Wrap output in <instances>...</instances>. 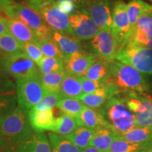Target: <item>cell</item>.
<instances>
[{
    "label": "cell",
    "instance_id": "49",
    "mask_svg": "<svg viewBox=\"0 0 152 152\" xmlns=\"http://www.w3.org/2000/svg\"><path fill=\"white\" fill-rule=\"evenodd\" d=\"M0 152H7V151H5L3 149H1V148L0 147Z\"/></svg>",
    "mask_w": 152,
    "mask_h": 152
},
{
    "label": "cell",
    "instance_id": "12",
    "mask_svg": "<svg viewBox=\"0 0 152 152\" xmlns=\"http://www.w3.org/2000/svg\"><path fill=\"white\" fill-rule=\"evenodd\" d=\"M69 22L75 37L80 40H91L100 30L85 9H77L70 15Z\"/></svg>",
    "mask_w": 152,
    "mask_h": 152
},
{
    "label": "cell",
    "instance_id": "9",
    "mask_svg": "<svg viewBox=\"0 0 152 152\" xmlns=\"http://www.w3.org/2000/svg\"><path fill=\"white\" fill-rule=\"evenodd\" d=\"M16 85L18 105L29 110L37 105L47 94L40 77L18 80Z\"/></svg>",
    "mask_w": 152,
    "mask_h": 152
},
{
    "label": "cell",
    "instance_id": "46",
    "mask_svg": "<svg viewBox=\"0 0 152 152\" xmlns=\"http://www.w3.org/2000/svg\"><path fill=\"white\" fill-rule=\"evenodd\" d=\"M19 1H22V2L23 3V4L27 5V4H28L33 2V1H35V0H19Z\"/></svg>",
    "mask_w": 152,
    "mask_h": 152
},
{
    "label": "cell",
    "instance_id": "40",
    "mask_svg": "<svg viewBox=\"0 0 152 152\" xmlns=\"http://www.w3.org/2000/svg\"><path fill=\"white\" fill-rule=\"evenodd\" d=\"M83 94H90L104 86V83L99 81L92 80L85 77H80Z\"/></svg>",
    "mask_w": 152,
    "mask_h": 152
},
{
    "label": "cell",
    "instance_id": "25",
    "mask_svg": "<svg viewBox=\"0 0 152 152\" xmlns=\"http://www.w3.org/2000/svg\"><path fill=\"white\" fill-rule=\"evenodd\" d=\"M127 11L132 32L140 18L145 14L152 12V5L142 0H131L127 4Z\"/></svg>",
    "mask_w": 152,
    "mask_h": 152
},
{
    "label": "cell",
    "instance_id": "2",
    "mask_svg": "<svg viewBox=\"0 0 152 152\" xmlns=\"http://www.w3.org/2000/svg\"><path fill=\"white\" fill-rule=\"evenodd\" d=\"M109 75L104 82L115 91L116 96L144 94L149 89L144 74L136 68L117 60L109 63Z\"/></svg>",
    "mask_w": 152,
    "mask_h": 152
},
{
    "label": "cell",
    "instance_id": "41",
    "mask_svg": "<svg viewBox=\"0 0 152 152\" xmlns=\"http://www.w3.org/2000/svg\"><path fill=\"white\" fill-rule=\"evenodd\" d=\"M57 7H58V9H59L62 12L67 14L68 16H70V15L73 14L76 10L78 9L75 4L68 1L57 2Z\"/></svg>",
    "mask_w": 152,
    "mask_h": 152
},
{
    "label": "cell",
    "instance_id": "23",
    "mask_svg": "<svg viewBox=\"0 0 152 152\" xmlns=\"http://www.w3.org/2000/svg\"><path fill=\"white\" fill-rule=\"evenodd\" d=\"M58 93L62 98L78 99L83 94L80 77L67 73L62 82Z\"/></svg>",
    "mask_w": 152,
    "mask_h": 152
},
{
    "label": "cell",
    "instance_id": "48",
    "mask_svg": "<svg viewBox=\"0 0 152 152\" xmlns=\"http://www.w3.org/2000/svg\"><path fill=\"white\" fill-rule=\"evenodd\" d=\"M147 47H148V48L152 49V39H151V41H150V42L148 44V45L147 46Z\"/></svg>",
    "mask_w": 152,
    "mask_h": 152
},
{
    "label": "cell",
    "instance_id": "34",
    "mask_svg": "<svg viewBox=\"0 0 152 152\" xmlns=\"http://www.w3.org/2000/svg\"><path fill=\"white\" fill-rule=\"evenodd\" d=\"M23 52V44L10 33L0 36V53L7 54Z\"/></svg>",
    "mask_w": 152,
    "mask_h": 152
},
{
    "label": "cell",
    "instance_id": "38",
    "mask_svg": "<svg viewBox=\"0 0 152 152\" xmlns=\"http://www.w3.org/2000/svg\"><path fill=\"white\" fill-rule=\"evenodd\" d=\"M23 52L37 65L45 56L40 48L35 43L28 42L23 44Z\"/></svg>",
    "mask_w": 152,
    "mask_h": 152
},
{
    "label": "cell",
    "instance_id": "33",
    "mask_svg": "<svg viewBox=\"0 0 152 152\" xmlns=\"http://www.w3.org/2000/svg\"><path fill=\"white\" fill-rule=\"evenodd\" d=\"M41 75L66 71L65 64L63 58L44 56L37 64Z\"/></svg>",
    "mask_w": 152,
    "mask_h": 152
},
{
    "label": "cell",
    "instance_id": "35",
    "mask_svg": "<svg viewBox=\"0 0 152 152\" xmlns=\"http://www.w3.org/2000/svg\"><path fill=\"white\" fill-rule=\"evenodd\" d=\"M18 105L16 92L0 94V115L4 117Z\"/></svg>",
    "mask_w": 152,
    "mask_h": 152
},
{
    "label": "cell",
    "instance_id": "31",
    "mask_svg": "<svg viewBox=\"0 0 152 152\" xmlns=\"http://www.w3.org/2000/svg\"><path fill=\"white\" fill-rule=\"evenodd\" d=\"M56 107L60 109L64 114L76 118L84 109L85 106L78 99L63 98L57 104Z\"/></svg>",
    "mask_w": 152,
    "mask_h": 152
},
{
    "label": "cell",
    "instance_id": "24",
    "mask_svg": "<svg viewBox=\"0 0 152 152\" xmlns=\"http://www.w3.org/2000/svg\"><path fill=\"white\" fill-rule=\"evenodd\" d=\"M152 149V142L134 143L116 137L107 152H147Z\"/></svg>",
    "mask_w": 152,
    "mask_h": 152
},
{
    "label": "cell",
    "instance_id": "7",
    "mask_svg": "<svg viewBox=\"0 0 152 152\" xmlns=\"http://www.w3.org/2000/svg\"><path fill=\"white\" fill-rule=\"evenodd\" d=\"M115 60L136 68L140 73L152 75V49L127 45L120 51Z\"/></svg>",
    "mask_w": 152,
    "mask_h": 152
},
{
    "label": "cell",
    "instance_id": "47",
    "mask_svg": "<svg viewBox=\"0 0 152 152\" xmlns=\"http://www.w3.org/2000/svg\"><path fill=\"white\" fill-rule=\"evenodd\" d=\"M4 116L0 115V135H1V123H2Z\"/></svg>",
    "mask_w": 152,
    "mask_h": 152
},
{
    "label": "cell",
    "instance_id": "6",
    "mask_svg": "<svg viewBox=\"0 0 152 152\" xmlns=\"http://www.w3.org/2000/svg\"><path fill=\"white\" fill-rule=\"evenodd\" d=\"M0 70L16 80L41 77L39 67L23 52L12 54L0 53Z\"/></svg>",
    "mask_w": 152,
    "mask_h": 152
},
{
    "label": "cell",
    "instance_id": "37",
    "mask_svg": "<svg viewBox=\"0 0 152 152\" xmlns=\"http://www.w3.org/2000/svg\"><path fill=\"white\" fill-rule=\"evenodd\" d=\"M61 99L63 98L58 92L47 93L42 99L31 109L33 111H45L51 109L54 106H56L57 104Z\"/></svg>",
    "mask_w": 152,
    "mask_h": 152
},
{
    "label": "cell",
    "instance_id": "29",
    "mask_svg": "<svg viewBox=\"0 0 152 152\" xmlns=\"http://www.w3.org/2000/svg\"><path fill=\"white\" fill-rule=\"evenodd\" d=\"M118 137L134 143H146L152 142V128L136 127Z\"/></svg>",
    "mask_w": 152,
    "mask_h": 152
},
{
    "label": "cell",
    "instance_id": "21",
    "mask_svg": "<svg viewBox=\"0 0 152 152\" xmlns=\"http://www.w3.org/2000/svg\"><path fill=\"white\" fill-rule=\"evenodd\" d=\"M9 33L20 43L37 44L38 39L33 31L18 19H8Z\"/></svg>",
    "mask_w": 152,
    "mask_h": 152
},
{
    "label": "cell",
    "instance_id": "14",
    "mask_svg": "<svg viewBox=\"0 0 152 152\" xmlns=\"http://www.w3.org/2000/svg\"><path fill=\"white\" fill-rule=\"evenodd\" d=\"M97 57L92 53H75L64 58L66 73L77 77H84Z\"/></svg>",
    "mask_w": 152,
    "mask_h": 152
},
{
    "label": "cell",
    "instance_id": "28",
    "mask_svg": "<svg viewBox=\"0 0 152 152\" xmlns=\"http://www.w3.org/2000/svg\"><path fill=\"white\" fill-rule=\"evenodd\" d=\"M109 63L97 58L90 66L84 77L92 80L104 83L109 75Z\"/></svg>",
    "mask_w": 152,
    "mask_h": 152
},
{
    "label": "cell",
    "instance_id": "15",
    "mask_svg": "<svg viewBox=\"0 0 152 152\" xmlns=\"http://www.w3.org/2000/svg\"><path fill=\"white\" fill-rule=\"evenodd\" d=\"M152 39V12L143 15L133 28L128 45L147 47Z\"/></svg>",
    "mask_w": 152,
    "mask_h": 152
},
{
    "label": "cell",
    "instance_id": "22",
    "mask_svg": "<svg viewBox=\"0 0 152 152\" xmlns=\"http://www.w3.org/2000/svg\"><path fill=\"white\" fill-rule=\"evenodd\" d=\"M117 136L116 133L107 127L97 129L95 130L90 146L102 152H107Z\"/></svg>",
    "mask_w": 152,
    "mask_h": 152
},
{
    "label": "cell",
    "instance_id": "44",
    "mask_svg": "<svg viewBox=\"0 0 152 152\" xmlns=\"http://www.w3.org/2000/svg\"><path fill=\"white\" fill-rule=\"evenodd\" d=\"M14 3V1H13L12 0H0V11Z\"/></svg>",
    "mask_w": 152,
    "mask_h": 152
},
{
    "label": "cell",
    "instance_id": "32",
    "mask_svg": "<svg viewBox=\"0 0 152 152\" xmlns=\"http://www.w3.org/2000/svg\"><path fill=\"white\" fill-rule=\"evenodd\" d=\"M79 127L78 122L75 118L63 114L61 116L56 118V125L53 132L66 136L73 133Z\"/></svg>",
    "mask_w": 152,
    "mask_h": 152
},
{
    "label": "cell",
    "instance_id": "5",
    "mask_svg": "<svg viewBox=\"0 0 152 152\" xmlns=\"http://www.w3.org/2000/svg\"><path fill=\"white\" fill-rule=\"evenodd\" d=\"M26 6L35 11L53 31L75 37L70 26L69 16L58 9L55 0H35Z\"/></svg>",
    "mask_w": 152,
    "mask_h": 152
},
{
    "label": "cell",
    "instance_id": "26",
    "mask_svg": "<svg viewBox=\"0 0 152 152\" xmlns=\"http://www.w3.org/2000/svg\"><path fill=\"white\" fill-rule=\"evenodd\" d=\"M48 137L52 152H82L83 151L65 136L51 132L48 134Z\"/></svg>",
    "mask_w": 152,
    "mask_h": 152
},
{
    "label": "cell",
    "instance_id": "8",
    "mask_svg": "<svg viewBox=\"0 0 152 152\" xmlns=\"http://www.w3.org/2000/svg\"><path fill=\"white\" fill-rule=\"evenodd\" d=\"M90 46L92 53L99 59L106 62L115 60L121 47L112 29H101L97 35L91 39Z\"/></svg>",
    "mask_w": 152,
    "mask_h": 152
},
{
    "label": "cell",
    "instance_id": "20",
    "mask_svg": "<svg viewBox=\"0 0 152 152\" xmlns=\"http://www.w3.org/2000/svg\"><path fill=\"white\" fill-rule=\"evenodd\" d=\"M76 119L80 126L85 127L94 130L104 127L109 128L100 111H96L95 109L87 107L86 106L77 118H76Z\"/></svg>",
    "mask_w": 152,
    "mask_h": 152
},
{
    "label": "cell",
    "instance_id": "11",
    "mask_svg": "<svg viewBox=\"0 0 152 152\" xmlns=\"http://www.w3.org/2000/svg\"><path fill=\"white\" fill-rule=\"evenodd\" d=\"M112 20V30L122 49L128 45L132 35V28L127 11V4L123 0H118L114 3Z\"/></svg>",
    "mask_w": 152,
    "mask_h": 152
},
{
    "label": "cell",
    "instance_id": "3",
    "mask_svg": "<svg viewBox=\"0 0 152 152\" xmlns=\"http://www.w3.org/2000/svg\"><path fill=\"white\" fill-rule=\"evenodd\" d=\"M108 127L118 135L136 128L134 114L130 111L125 96H115L110 99L100 111Z\"/></svg>",
    "mask_w": 152,
    "mask_h": 152
},
{
    "label": "cell",
    "instance_id": "10",
    "mask_svg": "<svg viewBox=\"0 0 152 152\" xmlns=\"http://www.w3.org/2000/svg\"><path fill=\"white\" fill-rule=\"evenodd\" d=\"M126 103L135 115L137 127L152 128V97L147 93L129 95Z\"/></svg>",
    "mask_w": 152,
    "mask_h": 152
},
{
    "label": "cell",
    "instance_id": "39",
    "mask_svg": "<svg viewBox=\"0 0 152 152\" xmlns=\"http://www.w3.org/2000/svg\"><path fill=\"white\" fill-rule=\"evenodd\" d=\"M16 85L9 76L0 70V94L16 92Z\"/></svg>",
    "mask_w": 152,
    "mask_h": 152
},
{
    "label": "cell",
    "instance_id": "4",
    "mask_svg": "<svg viewBox=\"0 0 152 152\" xmlns=\"http://www.w3.org/2000/svg\"><path fill=\"white\" fill-rule=\"evenodd\" d=\"M9 19H18L33 31L38 41L52 39V30L45 23L42 17L23 4L14 3L0 11Z\"/></svg>",
    "mask_w": 152,
    "mask_h": 152
},
{
    "label": "cell",
    "instance_id": "1",
    "mask_svg": "<svg viewBox=\"0 0 152 152\" xmlns=\"http://www.w3.org/2000/svg\"><path fill=\"white\" fill-rule=\"evenodd\" d=\"M29 109L18 105L4 117L1 128L0 147L7 152H14L18 146L33 134Z\"/></svg>",
    "mask_w": 152,
    "mask_h": 152
},
{
    "label": "cell",
    "instance_id": "36",
    "mask_svg": "<svg viewBox=\"0 0 152 152\" xmlns=\"http://www.w3.org/2000/svg\"><path fill=\"white\" fill-rule=\"evenodd\" d=\"M36 45H38V47L40 48L45 56L63 58L64 59V55L61 52L58 45L53 39L38 41Z\"/></svg>",
    "mask_w": 152,
    "mask_h": 152
},
{
    "label": "cell",
    "instance_id": "42",
    "mask_svg": "<svg viewBox=\"0 0 152 152\" xmlns=\"http://www.w3.org/2000/svg\"><path fill=\"white\" fill-rule=\"evenodd\" d=\"M8 18L0 13V36L9 33L8 28Z\"/></svg>",
    "mask_w": 152,
    "mask_h": 152
},
{
    "label": "cell",
    "instance_id": "30",
    "mask_svg": "<svg viewBox=\"0 0 152 152\" xmlns=\"http://www.w3.org/2000/svg\"><path fill=\"white\" fill-rule=\"evenodd\" d=\"M66 75L67 73L66 71L47 75H41L42 84L47 93L58 92L62 82Z\"/></svg>",
    "mask_w": 152,
    "mask_h": 152
},
{
    "label": "cell",
    "instance_id": "17",
    "mask_svg": "<svg viewBox=\"0 0 152 152\" xmlns=\"http://www.w3.org/2000/svg\"><path fill=\"white\" fill-rule=\"evenodd\" d=\"M52 39L58 45L64 58L75 53L87 52L82 41L75 37L52 30Z\"/></svg>",
    "mask_w": 152,
    "mask_h": 152
},
{
    "label": "cell",
    "instance_id": "43",
    "mask_svg": "<svg viewBox=\"0 0 152 152\" xmlns=\"http://www.w3.org/2000/svg\"><path fill=\"white\" fill-rule=\"evenodd\" d=\"M56 2H60V1H68L73 2L76 5V7H77L78 9H86L90 4L91 0H55Z\"/></svg>",
    "mask_w": 152,
    "mask_h": 152
},
{
    "label": "cell",
    "instance_id": "51",
    "mask_svg": "<svg viewBox=\"0 0 152 152\" xmlns=\"http://www.w3.org/2000/svg\"><path fill=\"white\" fill-rule=\"evenodd\" d=\"M150 1H152V0H150Z\"/></svg>",
    "mask_w": 152,
    "mask_h": 152
},
{
    "label": "cell",
    "instance_id": "50",
    "mask_svg": "<svg viewBox=\"0 0 152 152\" xmlns=\"http://www.w3.org/2000/svg\"><path fill=\"white\" fill-rule=\"evenodd\" d=\"M147 152H152V149H149V150H148V151H147Z\"/></svg>",
    "mask_w": 152,
    "mask_h": 152
},
{
    "label": "cell",
    "instance_id": "16",
    "mask_svg": "<svg viewBox=\"0 0 152 152\" xmlns=\"http://www.w3.org/2000/svg\"><path fill=\"white\" fill-rule=\"evenodd\" d=\"M30 122L33 131L37 133L45 131L54 132L56 125V119L54 118L53 109L45 111H29Z\"/></svg>",
    "mask_w": 152,
    "mask_h": 152
},
{
    "label": "cell",
    "instance_id": "45",
    "mask_svg": "<svg viewBox=\"0 0 152 152\" xmlns=\"http://www.w3.org/2000/svg\"><path fill=\"white\" fill-rule=\"evenodd\" d=\"M82 152H102V151L97 149H96V148L89 146V147H87L86 149H83V151H82Z\"/></svg>",
    "mask_w": 152,
    "mask_h": 152
},
{
    "label": "cell",
    "instance_id": "13",
    "mask_svg": "<svg viewBox=\"0 0 152 152\" xmlns=\"http://www.w3.org/2000/svg\"><path fill=\"white\" fill-rule=\"evenodd\" d=\"M113 0H91L86 10L101 29H112Z\"/></svg>",
    "mask_w": 152,
    "mask_h": 152
},
{
    "label": "cell",
    "instance_id": "18",
    "mask_svg": "<svg viewBox=\"0 0 152 152\" xmlns=\"http://www.w3.org/2000/svg\"><path fill=\"white\" fill-rule=\"evenodd\" d=\"M115 96L116 94L115 91L109 85L105 84L104 87L94 92L81 95L78 99L85 106L94 109L103 106L110 99Z\"/></svg>",
    "mask_w": 152,
    "mask_h": 152
},
{
    "label": "cell",
    "instance_id": "19",
    "mask_svg": "<svg viewBox=\"0 0 152 152\" xmlns=\"http://www.w3.org/2000/svg\"><path fill=\"white\" fill-rule=\"evenodd\" d=\"M14 152H52L49 137L44 132H34Z\"/></svg>",
    "mask_w": 152,
    "mask_h": 152
},
{
    "label": "cell",
    "instance_id": "27",
    "mask_svg": "<svg viewBox=\"0 0 152 152\" xmlns=\"http://www.w3.org/2000/svg\"><path fill=\"white\" fill-rule=\"evenodd\" d=\"M94 132L95 130L92 129L80 126L73 133L65 137L75 146L83 150L90 146Z\"/></svg>",
    "mask_w": 152,
    "mask_h": 152
}]
</instances>
